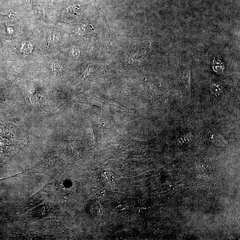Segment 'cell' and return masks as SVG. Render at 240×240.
Returning <instances> with one entry per match:
<instances>
[{
  "label": "cell",
  "instance_id": "cell-1",
  "mask_svg": "<svg viewBox=\"0 0 240 240\" xmlns=\"http://www.w3.org/2000/svg\"><path fill=\"white\" fill-rule=\"evenodd\" d=\"M101 181L107 188L112 189L114 187V176L111 172H103L101 174Z\"/></svg>",
  "mask_w": 240,
  "mask_h": 240
},
{
  "label": "cell",
  "instance_id": "cell-2",
  "mask_svg": "<svg viewBox=\"0 0 240 240\" xmlns=\"http://www.w3.org/2000/svg\"><path fill=\"white\" fill-rule=\"evenodd\" d=\"M89 209L91 213L94 216L100 217L102 215V213H103L102 208L100 205V204L98 203L93 202L90 205Z\"/></svg>",
  "mask_w": 240,
  "mask_h": 240
},
{
  "label": "cell",
  "instance_id": "cell-3",
  "mask_svg": "<svg viewBox=\"0 0 240 240\" xmlns=\"http://www.w3.org/2000/svg\"><path fill=\"white\" fill-rule=\"evenodd\" d=\"M49 208L47 206H42L37 209L35 213V215L37 217L45 216L49 212Z\"/></svg>",
  "mask_w": 240,
  "mask_h": 240
},
{
  "label": "cell",
  "instance_id": "cell-4",
  "mask_svg": "<svg viewBox=\"0 0 240 240\" xmlns=\"http://www.w3.org/2000/svg\"><path fill=\"white\" fill-rule=\"evenodd\" d=\"M33 50L32 45L30 44H26L24 45L22 48V52L23 53L26 55H28L31 53Z\"/></svg>",
  "mask_w": 240,
  "mask_h": 240
},
{
  "label": "cell",
  "instance_id": "cell-5",
  "mask_svg": "<svg viewBox=\"0 0 240 240\" xmlns=\"http://www.w3.org/2000/svg\"><path fill=\"white\" fill-rule=\"evenodd\" d=\"M211 88L213 93L215 95H218L221 93V88L220 86L215 85V84H212Z\"/></svg>",
  "mask_w": 240,
  "mask_h": 240
},
{
  "label": "cell",
  "instance_id": "cell-6",
  "mask_svg": "<svg viewBox=\"0 0 240 240\" xmlns=\"http://www.w3.org/2000/svg\"><path fill=\"white\" fill-rule=\"evenodd\" d=\"M70 56H72L73 57L77 58L78 57L79 55V51L76 48H73L71 49L70 52Z\"/></svg>",
  "mask_w": 240,
  "mask_h": 240
},
{
  "label": "cell",
  "instance_id": "cell-7",
  "mask_svg": "<svg viewBox=\"0 0 240 240\" xmlns=\"http://www.w3.org/2000/svg\"><path fill=\"white\" fill-rule=\"evenodd\" d=\"M92 68H93V66L92 65H89L88 68H87V69L85 70V72H84V73H83L84 77H86V76H88L89 75V73L92 70Z\"/></svg>",
  "mask_w": 240,
  "mask_h": 240
},
{
  "label": "cell",
  "instance_id": "cell-8",
  "mask_svg": "<svg viewBox=\"0 0 240 240\" xmlns=\"http://www.w3.org/2000/svg\"><path fill=\"white\" fill-rule=\"evenodd\" d=\"M27 1H28V3H29V4L31 3V0H27Z\"/></svg>",
  "mask_w": 240,
  "mask_h": 240
}]
</instances>
